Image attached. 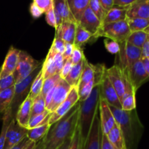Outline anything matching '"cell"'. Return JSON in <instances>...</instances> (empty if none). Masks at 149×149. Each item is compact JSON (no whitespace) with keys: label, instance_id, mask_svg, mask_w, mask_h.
<instances>
[{"label":"cell","instance_id":"6da1fadb","mask_svg":"<svg viewBox=\"0 0 149 149\" xmlns=\"http://www.w3.org/2000/svg\"><path fill=\"white\" fill-rule=\"evenodd\" d=\"M79 106L78 101L66 114L52 125V127H50L43 138L44 149H57L65 140L72 138L78 122Z\"/></svg>","mask_w":149,"mask_h":149},{"label":"cell","instance_id":"7a4b0ae2","mask_svg":"<svg viewBox=\"0 0 149 149\" xmlns=\"http://www.w3.org/2000/svg\"><path fill=\"white\" fill-rule=\"evenodd\" d=\"M116 122L121 130L126 149H137L143 133L144 127L136 110L124 111L109 106Z\"/></svg>","mask_w":149,"mask_h":149},{"label":"cell","instance_id":"3957f363","mask_svg":"<svg viewBox=\"0 0 149 149\" xmlns=\"http://www.w3.org/2000/svg\"><path fill=\"white\" fill-rule=\"evenodd\" d=\"M100 85L95 86L90 97L84 101H79V113L77 125L79 129L80 136L83 146L90 130L96 111L98 109L100 101Z\"/></svg>","mask_w":149,"mask_h":149},{"label":"cell","instance_id":"277c9868","mask_svg":"<svg viewBox=\"0 0 149 149\" xmlns=\"http://www.w3.org/2000/svg\"><path fill=\"white\" fill-rule=\"evenodd\" d=\"M106 73L109 81L116 90L120 101H122L126 94L132 92L136 93L130 81L127 68H122L118 64H114L109 68H106Z\"/></svg>","mask_w":149,"mask_h":149},{"label":"cell","instance_id":"5b68a950","mask_svg":"<svg viewBox=\"0 0 149 149\" xmlns=\"http://www.w3.org/2000/svg\"><path fill=\"white\" fill-rule=\"evenodd\" d=\"M42 66V65L40 67L36 68L33 73H31L25 79L16 83L15 85L14 97H13V102H12L10 107V111H11L12 116H13V118L15 120L16 113H17L19 107L23 103V102L26 100V97L29 96V93H30L31 86L32 82L34 80V79L36 78V75L41 71Z\"/></svg>","mask_w":149,"mask_h":149},{"label":"cell","instance_id":"8992f818","mask_svg":"<svg viewBox=\"0 0 149 149\" xmlns=\"http://www.w3.org/2000/svg\"><path fill=\"white\" fill-rule=\"evenodd\" d=\"M131 33L127 20L115 23L103 24L99 32V37L104 36L112 39L118 43L126 42Z\"/></svg>","mask_w":149,"mask_h":149},{"label":"cell","instance_id":"52a82bcc","mask_svg":"<svg viewBox=\"0 0 149 149\" xmlns=\"http://www.w3.org/2000/svg\"><path fill=\"white\" fill-rule=\"evenodd\" d=\"M42 65V63L40 61L33 59L26 51L20 50L18 63L13 73L15 84L25 79Z\"/></svg>","mask_w":149,"mask_h":149},{"label":"cell","instance_id":"ba28073f","mask_svg":"<svg viewBox=\"0 0 149 149\" xmlns=\"http://www.w3.org/2000/svg\"><path fill=\"white\" fill-rule=\"evenodd\" d=\"M120 51L119 52L120 63L118 64L122 68H130L135 63L141 59V48H138L129 42H126L119 43Z\"/></svg>","mask_w":149,"mask_h":149},{"label":"cell","instance_id":"9c48e42d","mask_svg":"<svg viewBox=\"0 0 149 149\" xmlns=\"http://www.w3.org/2000/svg\"><path fill=\"white\" fill-rule=\"evenodd\" d=\"M79 101L78 89L76 87H73L71 91L68 93V96L65 100L57 108L55 111L51 113L50 119L49 121V125L52 126L55 123H56L59 119H61L65 114H66L73 106Z\"/></svg>","mask_w":149,"mask_h":149},{"label":"cell","instance_id":"30bf717a","mask_svg":"<svg viewBox=\"0 0 149 149\" xmlns=\"http://www.w3.org/2000/svg\"><path fill=\"white\" fill-rule=\"evenodd\" d=\"M102 131L100 128V113L98 109L96 111L95 115L93 119L91 128L89 132L87 138L84 142L82 149H100L101 147Z\"/></svg>","mask_w":149,"mask_h":149},{"label":"cell","instance_id":"8fae6325","mask_svg":"<svg viewBox=\"0 0 149 149\" xmlns=\"http://www.w3.org/2000/svg\"><path fill=\"white\" fill-rule=\"evenodd\" d=\"M28 129L20 126L14 119L10 122L5 137L4 148L10 149L27 137Z\"/></svg>","mask_w":149,"mask_h":149},{"label":"cell","instance_id":"7c38bea8","mask_svg":"<svg viewBox=\"0 0 149 149\" xmlns=\"http://www.w3.org/2000/svg\"><path fill=\"white\" fill-rule=\"evenodd\" d=\"M77 23L89 33H91L94 39L99 37V32L101 29L103 23L96 17L95 15L89 7L83 13L81 18Z\"/></svg>","mask_w":149,"mask_h":149},{"label":"cell","instance_id":"4fadbf2b","mask_svg":"<svg viewBox=\"0 0 149 149\" xmlns=\"http://www.w3.org/2000/svg\"><path fill=\"white\" fill-rule=\"evenodd\" d=\"M100 86V97L104 99L109 106H113L116 109H122V103L119 100V96L111 81H109L106 75V71Z\"/></svg>","mask_w":149,"mask_h":149},{"label":"cell","instance_id":"5bb4252c","mask_svg":"<svg viewBox=\"0 0 149 149\" xmlns=\"http://www.w3.org/2000/svg\"><path fill=\"white\" fill-rule=\"evenodd\" d=\"M127 74L130 81L135 92H137L141 85L149 79L141 59L128 68Z\"/></svg>","mask_w":149,"mask_h":149},{"label":"cell","instance_id":"9a60e30c","mask_svg":"<svg viewBox=\"0 0 149 149\" xmlns=\"http://www.w3.org/2000/svg\"><path fill=\"white\" fill-rule=\"evenodd\" d=\"M99 113H100V128L103 134L107 135L116 124L113 115L107 102L100 97L99 101Z\"/></svg>","mask_w":149,"mask_h":149},{"label":"cell","instance_id":"2e32d148","mask_svg":"<svg viewBox=\"0 0 149 149\" xmlns=\"http://www.w3.org/2000/svg\"><path fill=\"white\" fill-rule=\"evenodd\" d=\"M71 88L72 87L65 81V79H61L60 82L57 84L56 87H55L52 102L47 108V109L51 113L55 111L57 108L65 100L68 93L71 91Z\"/></svg>","mask_w":149,"mask_h":149},{"label":"cell","instance_id":"e0dca14e","mask_svg":"<svg viewBox=\"0 0 149 149\" xmlns=\"http://www.w3.org/2000/svg\"><path fill=\"white\" fill-rule=\"evenodd\" d=\"M20 51V49L15 48L14 47H10L4 59V63L0 69V79L13 74L18 63Z\"/></svg>","mask_w":149,"mask_h":149},{"label":"cell","instance_id":"ac0fdd59","mask_svg":"<svg viewBox=\"0 0 149 149\" xmlns=\"http://www.w3.org/2000/svg\"><path fill=\"white\" fill-rule=\"evenodd\" d=\"M127 18L149 20V0H136L127 7Z\"/></svg>","mask_w":149,"mask_h":149},{"label":"cell","instance_id":"d6986e66","mask_svg":"<svg viewBox=\"0 0 149 149\" xmlns=\"http://www.w3.org/2000/svg\"><path fill=\"white\" fill-rule=\"evenodd\" d=\"M77 23L74 22H63L55 29V36L62 39L65 43L74 45Z\"/></svg>","mask_w":149,"mask_h":149},{"label":"cell","instance_id":"ffe728a7","mask_svg":"<svg viewBox=\"0 0 149 149\" xmlns=\"http://www.w3.org/2000/svg\"><path fill=\"white\" fill-rule=\"evenodd\" d=\"M32 102H33V100L29 96H28L26 100L20 105L17 113H16V122L20 126L26 128V129L28 128V125H29V122L31 118Z\"/></svg>","mask_w":149,"mask_h":149},{"label":"cell","instance_id":"44dd1931","mask_svg":"<svg viewBox=\"0 0 149 149\" xmlns=\"http://www.w3.org/2000/svg\"><path fill=\"white\" fill-rule=\"evenodd\" d=\"M53 9L58 13L63 22L77 23L73 16L66 0H52Z\"/></svg>","mask_w":149,"mask_h":149},{"label":"cell","instance_id":"7402d4cb","mask_svg":"<svg viewBox=\"0 0 149 149\" xmlns=\"http://www.w3.org/2000/svg\"><path fill=\"white\" fill-rule=\"evenodd\" d=\"M127 7H119L113 6L110 10L106 13V16L103 19V24L125 20L127 19Z\"/></svg>","mask_w":149,"mask_h":149},{"label":"cell","instance_id":"603a6c76","mask_svg":"<svg viewBox=\"0 0 149 149\" xmlns=\"http://www.w3.org/2000/svg\"><path fill=\"white\" fill-rule=\"evenodd\" d=\"M70 10L78 23L83 13L89 7L90 0H66Z\"/></svg>","mask_w":149,"mask_h":149},{"label":"cell","instance_id":"cb8c5ba5","mask_svg":"<svg viewBox=\"0 0 149 149\" xmlns=\"http://www.w3.org/2000/svg\"><path fill=\"white\" fill-rule=\"evenodd\" d=\"M111 143L116 149H126L125 140L119 125L116 122L113 127L106 135Z\"/></svg>","mask_w":149,"mask_h":149},{"label":"cell","instance_id":"d4e9b609","mask_svg":"<svg viewBox=\"0 0 149 149\" xmlns=\"http://www.w3.org/2000/svg\"><path fill=\"white\" fill-rule=\"evenodd\" d=\"M93 78H94V69H93V64L90 63L86 57H84L83 59L82 72L80 77L78 87H77L78 90L84 87L85 84H88L91 81H93Z\"/></svg>","mask_w":149,"mask_h":149},{"label":"cell","instance_id":"484cf974","mask_svg":"<svg viewBox=\"0 0 149 149\" xmlns=\"http://www.w3.org/2000/svg\"><path fill=\"white\" fill-rule=\"evenodd\" d=\"M82 65L83 61L76 65H73L72 68L69 74L64 79L67 83L71 86V87H78L79 83L80 77H81V72H82Z\"/></svg>","mask_w":149,"mask_h":149},{"label":"cell","instance_id":"4316f807","mask_svg":"<svg viewBox=\"0 0 149 149\" xmlns=\"http://www.w3.org/2000/svg\"><path fill=\"white\" fill-rule=\"evenodd\" d=\"M15 93V86L0 91V113H4L10 107Z\"/></svg>","mask_w":149,"mask_h":149},{"label":"cell","instance_id":"83f0119b","mask_svg":"<svg viewBox=\"0 0 149 149\" xmlns=\"http://www.w3.org/2000/svg\"><path fill=\"white\" fill-rule=\"evenodd\" d=\"M50 127L49 123H47L33 128V129L28 130L27 138L33 142H39V141L45 138L49 130L50 129Z\"/></svg>","mask_w":149,"mask_h":149},{"label":"cell","instance_id":"f1b7e54d","mask_svg":"<svg viewBox=\"0 0 149 149\" xmlns=\"http://www.w3.org/2000/svg\"><path fill=\"white\" fill-rule=\"evenodd\" d=\"M93 38L91 33H89L87 31L83 29L80 25L77 23L74 45L82 48V46H84L85 44L88 43Z\"/></svg>","mask_w":149,"mask_h":149},{"label":"cell","instance_id":"f546056e","mask_svg":"<svg viewBox=\"0 0 149 149\" xmlns=\"http://www.w3.org/2000/svg\"><path fill=\"white\" fill-rule=\"evenodd\" d=\"M51 113H52L50 111H49L47 109H46L42 113L36 114L33 116H31L30 118V120H29L27 129H33V128L36 127L40 126V125H43L45 124L49 123Z\"/></svg>","mask_w":149,"mask_h":149},{"label":"cell","instance_id":"4dcf8cb0","mask_svg":"<svg viewBox=\"0 0 149 149\" xmlns=\"http://www.w3.org/2000/svg\"><path fill=\"white\" fill-rule=\"evenodd\" d=\"M53 57V55L48 53L42 63V71L44 79L52 77L56 74V68H55Z\"/></svg>","mask_w":149,"mask_h":149},{"label":"cell","instance_id":"1f68e13d","mask_svg":"<svg viewBox=\"0 0 149 149\" xmlns=\"http://www.w3.org/2000/svg\"><path fill=\"white\" fill-rule=\"evenodd\" d=\"M148 33H147L144 31L131 32V33L128 36L127 39V42H129L131 45L141 49L143 45H144L146 41L148 39Z\"/></svg>","mask_w":149,"mask_h":149},{"label":"cell","instance_id":"d6a6232c","mask_svg":"<svg viewBox=\"0 0 149 149\" xmlns=\"http://www.w3.org/2000/svg\"><path fill=\"white\" fill-rule=\"evenodd\" d=\"M43 83L44 78L43 75H42V69H41V71L36 75V78L34 79V80L32 82L31 86V90L29 96L32 100H33L35 97H37L39 94H41L42 87H43Z\"/></svg>","mask_w":149,"mask_h":149},{"label":"cell","instance_id":"836d02e7","mask_svg":"<svg viewBox=\"0 0 149 149\" xmlns=\"http://www.w3.org/2000/svg\"><path fill=\"white\" fill-rule=\"evenodd\" d=\"M13 119L11 114V111L10 108L4 113V116L2 117V127H1V133H0V149L4 148V143H5V137L7 130L10 125V122Z\"/></svg>","mask_w":149,"mask_h":149},{"label":"cell","instance_id":"e575fe53","mask_svg":"<svg viewBox=\"0 0 149 149\" xmlns=\"http://www.w3.org/2000/svg\"><path fill=\"white\" fill-rule=\"evenodd\" d=\"M131 32L144 31L149 26V20L143 18H127Z\"/></svg>","mask_w":149,"mask_h":149},{"label":"cell","instance_id":"d590c367","mask_svg":"<svg viewBox=\"0 0 149 149\" xmlns=\"http://www.w3.org/2000/svg\"><path fill=\"white\" fill-rule=\"evenodd\" d=\"M45 98L42 94H39L33 100L31 105V117L36 114L42 113L46 110Z\"/></svg>","mask_w":149,"mask_h":149},{"label":"cell","instance_id":"8d00e7d4","mask_svg":"<svg viewBox=\"0 0 149 149\" xmlns=\"http://www.w3.org/2000/svg\"><path fill=\"white\" fill-rule=\"evenodd\" d=\"M61 80V76H60V74H55V75L44 79L43 87H42V93H41V94L43 95V97H45L47 93L49 90H50L51 89L55 87V86L60 82Z\"/></svg>","mask_w":149,"mask_h":149},{"label":"cell","instance_id":"74e56055","mask_svg":"<svg viewBox=\"0 0 149 149\" xmlns=\"http://www.w3.org/2000/svg\"><path fill=\"white\" fill-rule=\"evenodd\" d=\"M135 92L126 94L122 98V109L124 111H132L136 109V99Z\"/></svg>","mask_w":149,"mask_h":149},{"label":"cell","instance_id":"f35d334b","mask_svg":"<svg viewBox=\"0 0 149 149\" xmlns=\"http://www.w3.org/2000/svg\"><path fill=\"white\" fill-rule=\"evenodd\" d=\"M89 7L91 9V10L95 15L96 17L103 23V19H104L107 12L104 10L103 6L100 4V1L99 0H90Z\"/></svg>","mask_w":149,"mask_h":149},{"label":"cell","instance_id":"ab89813d","mask_svg":"<svg viewBox=\"0 0 149 149\" xmlns=\"http://www.w3.org/2000/svg\"><path fill=\"white\" fill-rule=\"evenodd\" d=\"M65 42L62 39L58 37V36H55L53 42H52V46H51L48 53L51 54L53 56L57 53H60L63 55L64 50H65Z\"/></svg>","mask_w":149,"mask_h":149},{"label":"cell","instance_id":"60d3db41","mask_svg":"<svg viewBox=\"0 0 149 149\" xmlns=\"http://www.w3.org/2000/svg\"><path fill=\"white\" fill-rule=\"evenodd\" d=\"M93 69H94V87L95 86L100 85L101 83L103 77L104 76L105 71H106V66L103 64H97V65H93Z\"/></svg>","mask_w":149,"mask_h":149},{"label":"cell","instance_id":"b9f144b4","mask_svg":"<svg viewBox=\"0 0 149 149\" xmlns=\"http://www.w3.org/2000/svg\"><path fill=\"white\" fill-rule=\"evenodd\" d=\"M93 88H94V81H91L88 84H85L84 87H81L80 90H79V101L82 102L87 100L91 95Z\"/></svg>","mask_w":149,"mask_h":149},{"label":"cell","instance_id":"7bdbcfd3","mask_svg":"<svg viewBox=\"0 0 149 149\" xmlns=\"http://www.w3.org/2000/svg\"><path fill=\"white\" fill-rule=\"evenodd\" d=\"M83 145L81 143V136H80V131L78 125H77L75 131L74 132L72 138H71V143H70L68 149H82Z\"/></svg>","mask_w":149,"mask_h":149},{"label":"cell","instance_id":"ee69618b","mask_svg":"<svg viewBox=\"0 0 149 149\" xmlns=\"http://www.w3.org/2000/svg\"><path fill=\"white\" fill-rule=\"evenodd\" d=\"M84 54L83 49L79 47H77L74 45V49H73L72 54L71 56V60L72 61L73 65H76V64L79 63L81 62L84 58Z\"/></svg>","mask_w":149,"mask_h":149},{"label":"cell","instance_id":"f6af8a7d","mask_svg":"<svg viewBox=\"0 0 149 149\" xmlns=\"http://www.w3.org/2000/svg\"><path fill=\"white\" fill-rule=\"evenodd\" d=\"M104 45L108 52L111 54H114V55L119 54V51H120L119 43L112 40V39H109V38H106L104 40Z\"/></svg>","mask_w":149,"mask_h":149},{"label":"cell","instance_id":"bcb514c9","mask_svg":"<svg viewBox=\"0 0 149 149\" xmlns=\"http://www.w3.org/2000/svg\"><path fill=\"white\" fill-rule=\"evenodd\" d=\"M15 85V81L13 74L9 75L4 78L0 79V91L6 90Z\"/></svg>","mask_w":149,"mask_h":149},{"label":"cell","instance_id":"7dc6e473","mask_svg":"<svg viewBox=\"0 0 149 149\" xmlns=\"http://www.w3.org/2000/svg\"><path fill=\"white\" fill-rule=\"evenodd\" d=\"M33 2L45 13L53 7L52 0H33Z\"/></svg>","mask_w":149,"mask_h":149},{"label":"cell","instance_id":"c3c4849f","mask_svg":"<svg viewBox=\"0 0 149 149\" xmlns=\"http://www.w3.org/2000/svg\"><path fill=\"white\" fill-rule=\"evenodd\" d=\"M53 59L54 63H55V68H56V74H60L64 63H65V61H64L63 58V55L60 53L55 54L53 57Z\"/></svg>","mask_w":149,"mask_h":149},{"label":"cell","instance_id":"681fc988","mask_svg":"<svg viewBox=\"0 0 149 149\" xmlns=\"http://www.w3.org/2000/svg\"><path fill=\"white\" fill-rule=\"evenodd\" d=\"M45 18H46V21L48 25L56 29V20H55L53 7L45 13Z\"/></svg>","mask_w":149,"mask_h":149},{"label":"cell","instance_id":"f907efd6","mask_svg":"<svg viewBox=\"0 0 149 149\" xmlns=\"http://www.w3.org/2000/svg\"><path fill=\"white\" fill-rule=\"evenodd\" d=\"M72 66L73 63L71 58H69V59H68L67 61H65V63H64L63 66L62 68V70H61V73H60V76H61V79H64L68 76V74H69L71 68H72Z\"/></svg>","mask_w":149,"mask_h":149},{"label":"cell","instance_id":"816d5d0a","mask_svg":"<svg viewBox=\"0 0 149 149\" xmlns=\"http://www.w3.org/2000/svg\"><path fill=\"white\" fill-rule=\"evenodd\" d=\"M29 10H30V13L31 15V16L35 19L39 18V17H41L44 13V12L42 11V10H41L33 1L31 4Z\"/></svg>","mask_w":149,"mask_h":149},{"label":"cell","instance_id":"f5cc1de1","mask_svg":"<svg viewBox=\"0 0 149 149\" xmlns=\"http://www.w3.org/2000/svg\"><path fill=\"white\" fill-rule=\"evenodd\" d=\"M100 149H116L111 143L106 135L103 134V132H102L101 135V147H100Z\"/></svg>","mask_w":149,"mask_h":149},{"label":"cell","instance_id":"db71d44e","mask_svg":"<svg viewBox=\"0 0 149 149\" xmlns=\"http://www.w3.org/2000/svg\"><path fill=\"white\" fill-rule=\"evenodd\" d=\"M73 49H74V45L70 43L65 44V50H64L63 54V58L65 62V61H67V60L71 58Z\"/></svg>","mask_w":149,"mask_h":149},{"label":"cell","instance_id":"11a10c76","mask_svg":"<svg viewBox=\"0 0 149 149\" xmlns=\"http://www.w3.org/2000/svg\"><path fill=\"white\" fill-rule=\"evenodd\" d=\"M136 0H113V6L119 7H128Z\"/></svg>","mask_w":149,"mask_h":149},{"label":"cell","instance_id":"9f6ffc18","mask_svg":"<svg viewBox=\"0 0 149 149\" xmlns=\"http://www.w3.org/2000/svg\"><path fill=\"white\" fill-rule=\"evenodd\" d=\"M141 51H142L141 58H149V34L148 39H147V40L146 41V42L143 45L142 48H141Z\"/></svg>","mask_w":149,"mask_h":149},{"label":"cell","instance_id":"6f0895ef","mask_svg":"<svg viewBox=\"0 0 149 149\" xmlns=\"http://www.w3.org/2000/svg\"><path fill=\"white\" fill-rule=\"evenodd\" d=\"M31 142V141H30V140L26 137L24 139L22 140L20 143H18L17 145H15V146H13V148L10 149H25L26 147Z\"/></svg>","mask_w":149,"mask_h":149},{"label":"cell","instance_id":"680465c9","mask_svg":"<svg viewBox=\"0 0 149 149\" xmlns=\"http://www.w3.org/2000/svg\"><path fill=\"white\" fill-rule=\"evenodd\" d=\"M106 12L110 10L113 7V0H99Z\"/></svg>","mask_w":149,"mask_h":149},{"label":"cell","instance_id":"91938a15","mask_svg":"<svg viewBox=\"0 0 149 149\" xmlns=\"http://www.w3.org/2000/svg\"><path fill=\"white\" fill-rule=\"evenodd\" d=\"M141 61H142L144 68H145L147 74H148L149 77V58H141Z\"/></svg>","mask_w":149,"mask_h":149},{"label":"cell","instance_id":"94428289","mask_svg":"<svg viewBox=\"0 0 149 149\" xmlns=\"http://www.w3.org/2000/svg\"><path fill=\"white\" fill-rule=\"evenodd\" d=\"M71 138H68V139H66L57 149H68L70 143H71Z\"/></svg>","mask_w":149,"mask_h":149},{"label":"cell","instance_id":"6125c7cd","mask_svg":"<svg viewBox=\"0 0 149 149\" xmlns=\"http://www.w3.org/2000/svg\"><path fill=\"white\" fill-rule=\"evenodd\" d=\"M33 149H44V141L43 139H42L41 141H39V142H37L35 145L34 148Z\"/></svg>","mask_w":149,"mask_h":149},{"label":"cell","instance_id":"be15d7a7","mask_svg":"<svg viewBox=\"0 0 149 149\" xmlns=\"http://www.w3.org/2000/svg\"><path fill=\"white\" fill-rule=\"evenodd\" d=\"M36 143L31 141V142L30 143H29V145H28L26 147V148H25V149H33V148H34V146H35V145H36Z\"/></svg>","mask_w":149,"mask_h":149},{"label":"cell","instance_id":"e7e4bbea","mask_svg":"<svg viewBox=\"0 0 149 149\" xmlns=\"http://www.w3.org/2000/svg\"><path fill=\"white\" fill-rule=\"evenodd\" d=\"M144 31L146 32L147 33H148V34H149V26H148V27H147L146 29L145 30H144Z\"/></svg>","mask_w":149,"mask_h":149},{"label":"cell","instance_id":"03108f58","mask_svg":"<svg viewBox=\"0 0 149 149\" xmlns=\"http://www.w3.org/2000/svg\"></svg>","mask_w":149,"mask_h":149}]
</instances>
